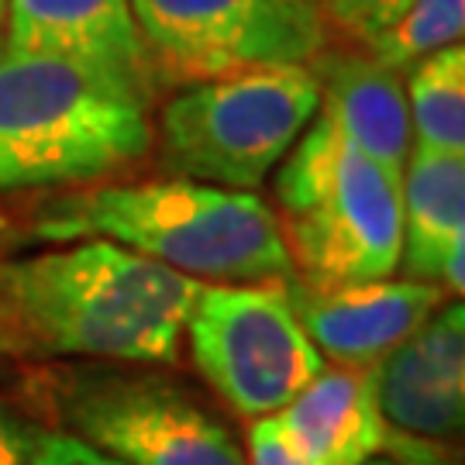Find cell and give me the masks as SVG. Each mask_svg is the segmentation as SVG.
<instances>
[{"mask_svg": "<svg viewBox=\"0 0 465 465\" xmlns=\"http://www.w3.org/2000/svg\"><path fill=\"white\" fill-rule=\"evenodd\" d=\"M321 86L317 114H324L366 159L393 180L411 155V111L397 69L362 49H324L311 63Z\"/></svg>", "mask_w": 465, "mask_h": 465, "instance_id": "cell-12", "label": "cell"}, {"mask_svg": "<svg viewBox=\"0 0 465 465\" xmlns=\"http://www.w3.org/2000/svg\"><path fill=\"white\" fill-rule=\"evenodd\" d=\"M38 465H121L117 459L97 451L80 438L63 431L38 434Z\"/></svg>", "mask_w": 465, "mask_h": 465, "instance_id": "cell-20", "label": "cell"}, {"mask_svg": "<svg viewBox=\"0 0 465 465\" xmlns=\"http://www.w3.org/2000/svg\"><path fill=\"white\" fill-rule=\"evenodd\" d=\"M4 52L63 59L152 104L155 80L132 0H7Z\"/></svg>", "mask_w": 465, "mask_h": 465, "instance_id": "cell-9", "label": "cell"}, {"mask_svg": "<svg viewBox=\"0 0 465 465\" xmlns=\"http://www.w3.org/2000/svg\"><path fill=\"white\" fill-rule=\"evenodd\" d=\"M462 28L465 0H411V7L400 15L397 25L380 35L366 52L380 59L382 66L403 73L417 59L462 42Z\"/></svg>", "mask_w": 465, "mask_h": 465, "instance_id": "cell-16", "label": "cell"}, {"mask_svg": "<svg viewBox=\"0 0 465 465\" xmlns=\"http://www.w3.org/2000/svg\"><path fill=\"white\" fill-rule=\"evenodd\" d=\"M149 104L86 69L0 49V193L97 183L152 152Z\"/></svg>", "mask_w": 465, "mask_h": 465, "instance_id": "cell-3", "label": "cell"}, {"mask_svg": "<svg viewBox=\"0 0 465 465\" xmlns=\"http://www.w3.org/2000/svg\"><path fill=\"white\" fill-rule=\"evenodd\" d=\"M372 369L382 420L400 434L451 445L465 414V314L462 303H441L431 321L386 351Z\"/></svg>", "mask_w": 465, "mask_h": 465, "instance_id": "cell-11", "label": "cell"}, {"mask_svg": "<svg viewBox=\"0 0 465 465\" xmlns=\"http://www.w3.org/2000/svg\"><path fill=\"white\" fill-rule=\"evenodd\" d=\"M155 86L311 66L331 49L317 0H132Z\"/></svg>", "mask_w": 465, "mask_h": 465, "instance_id": "cell-7", "label": "cell"}, {"mask_svg": "<svg viewBox=\"0 0 465 465\" xmlns=\"http://www.w3.org/2000/svg\"><path fill=\"white\" fill-rule=\"evenodd\" d=\"M11 245H15V228H11V221L0 217V359H21V355H25L15 314H11V303H7V293H4V266H7V259H11V255H7Z\"/></svg>", "mask_w": 465, "mask_h": 465, "instance_id": "cell-21", "label": "cell"}, {"mask_svg": "<svg viewBox=\"0 0 465 465\" xmlns=\"http://www.w3.org/2000/svg\"><path fill=\"white\" fill-rule=\"evenodd\" d=\"M186 334L197 372L245 420L280 414L324 369L286 280L203 286Z\"/></svg>", "mask_w": 465, "mask_h": 465, "instance_id": "cell-8", "label": "cell"}, {"mask_svg": "<svg viewBox=\"0 0 465 465\" xmlns=\"http://www.w3.org/2000/svg\"><path fill=\"white\" fill-rule=\"evenodd\" d=\"M311 66L249 69L186 84L159 114V163L176 180L252 190L317 114Z\"/></svg>", "mask_w": 465, "mask_h": 465, "instance_id": "cell-6", "label": "cell"}, {"mask_svg": "<svg viewBox=\"0 0 465 465\" xmlns=\"http://www.w3.org/2000/svg\"><path fill=\"white\" fill-rule=\"evenodd\" d=\"M35 238H107L193 280H290L280 221L249 190L159 180L94 186L52 197L35 214Z\"/></svg>", "mask_w": 465, "mask_h": 465, "instance_id": "cell-2", "label": "cell"}, {"mask_svg": "<svg viewBox=\"0 0 465 465\" xmlns=\"http://www.w3.org/2000/svg\"><path fill=\"white\" fill-rule=\"evenodd\" d=\"M245 465H314L300 445L290 438V431L280 424V417H255L249 420V434H245Z\"/></svg>", "mask_w": 465, "mask_h": 465, "instance_id": "cell-18", "label": "cell"}, {"mask_svg": "<svg viewBox=\"0 0 465 465\" xmlns=\"http://www.w3.org/2000/svg\"><path fill=\"white\" fill-rule=\"evenodd\" d=\"M38 434L0 400V465H38Z\"/></svg>", "mask_w": 465, "mask_h": 465, "instance_id": "cell-19", "label": "cell"}, {"mask_svg": "<svg viewBox=\"0 0 465 465\" xmlns=\"http://www.w3.org/2000/svg\"><path fill=\"white\" fill-rule=\"evenodd\" d=\"M276 417L314 465H362L382 455L386 420L369 366L321 369Z\"/></svg>", "mask_w": 465, "mask_h": 465, "instance_id": "cell-14", "label": "cell"}, {"mask_svg": "<svg viewBox=\"0 0 465 465\" xmlns=\"http://www.w3.org/2000/svg\"><path fill=\"white\" fill-rule=\"evenodd\" d=\"M203 282L193 276L107 238L4 266V293L25 355L173 362Z\"/></svg>", "mask_w": 465, "mask_h": 465, "instance_id": "cell-1", "label": "cell"}, {"mask_svg": "<svg viewBox=\"0 0 465 465\" xmlns=\"http://www.w3.org/2000/svg\"><path fill=\"white\" fill-rule=\"evenodd\" d=\"M286 152L276 200L293 276L307 286L390 280L400 266V180L382 173L324 114Z\"/></svg>", "mask_w": 465, "mask_h": 465, "instance_id": "cell-4", "label": "cell"}, {"mask_svg": "<svg viewBox=\"0 0 465 465\" xmlns=\"http://www.w3.org/2000/svg\"><path fill=\"white\" fill-rule=\"evenodd\" d=\"M21 400L121 465H245L234 434L159 372L100 362L28 369Z\"/></svg>", "mask_w": 465, "mask_h": 465, "instance_id": "cell-5", "label": "cell"}, {"mask_svg": "<svg viewBox=\"0 0 465 465\" xmlns=\"http://www.w3.org/2000/svg\"><path fill=\"white\" fill-rule=\"evenodd\" d=\"M400 266L407 280L465 286V155L411 149L400 176Z\"/></svg>", "mask_w": 465, "mask_h": 465, "instance_id": "cell-13", "label": "cell"}, {"mask_svg": "<svg viewBox=\"0 0 465 465\" xmlns=\"http://www.w3.org/2000/svg\"><path fill=\"white\" fill-rule=\"evenodd\" d=\"M362 465H397V462H393V459H380V455H372V459L362 462Z\"/></svg>", "mask_w": 465, "mask_h": 465, "instance_id": "cell-23", "label": "cell"}, {"mask_svg": "<svg viewBox=\"0 0 465 465\" xmlns=\"http://www.w3.org/2000/svg\"><path fill=\"white\" fill-rule=\"evenodd\" d=\"M411 7V0H317L331 49L366 52Z\"/></svg>", "mask_w": 465, "mask_h": 465, "instance_id": "cell-17", "label": "cell"}, {"mask_svg": "<svg viewBox=\"0 0 465 465\" xmlns=\"http://www.w3.org/2000/svg\"><path fill=\"white\" fill-rule=\"evenodd\" d=\"M411 149L465 155V49L455 42L411 66L407 80Z\"/></svg>", "mask_w": 465, "mask_h": 465, "instance_id": "cell-15", "label": "cell"}, {"mask_svg": "<svg viewBox=\"0 0 465 465\" xmlns=\"http://www.w3.org/2000/svg\"><path fill=\"white\" fill-rule=\"evenodd\" d=\"M300 324L334 366H376L386 351L414 338L449 303V290L424 280H372L351 286H307L286 280Z\"/></svg>", "mask_w": 465, "mask_h": 465, "instance_id": "cell-10", "label": "cell"}, {"mask_svg": "<svg viewBox=\"0 0 465 465\" xmlns=\"http://www.w3.org/2000/svg\"><path fill=\"white\" fill-rule=\"evenodd\" d=\"M4 17H7V0H0V42H4Z\"/></svg>", "mask_w": 465, "mask_h": 465, "instance_id": "cell-22", "label": "cell"}]
</instances>
